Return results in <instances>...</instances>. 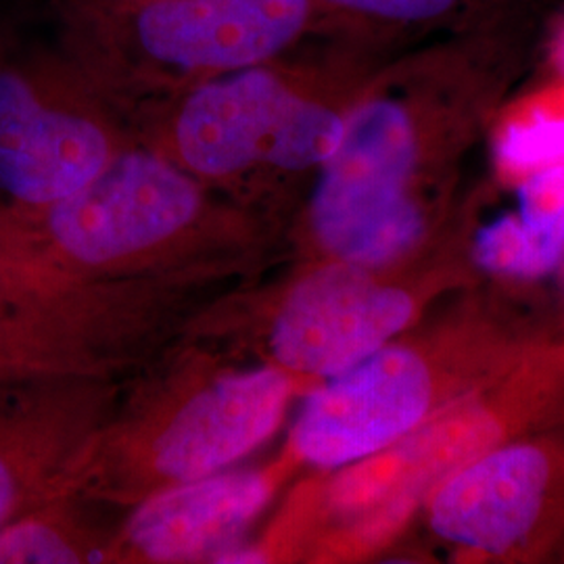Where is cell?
I'll return each instance as SVG.
<instances>
[{"label": "cell", "instance_id": "cell-6", "mask_svg": "<svg viewBox=\"0 0 564 564\" xmlns=\"http://www.w3.org/2000/svg\"><path fill=\"white\" fill-rule=\"evenodd\" d=\"M245 282L88 281L0 263V381H128Z\"/></svg>", "mask_w": 564, "mask_h": 564}, {"label": "cell", "instance_id": "cell-12", "mask_svg": "<svg viewBox=\"0 0 564 564\" xmlns=\"http://www.w3.org/2000/svg\"><path fill=\"white\" fill-rule=\"evenodd\" d=\"M554 463L544 447L506 445L447 477L429 506L431 529L449 544L508 554L544 519Z\"/></svg>", "mask_w": 564, "mask_h": 564}, {"label": "cell", "instance_id": "cell-18", "mask_svg": "<svg viewBox=\"0 0 564 564\" xmlns=\"http://www.w3.org/2000/svg\"><path fill=\"white\" fill-rule=\"evenodd\" d=\"M547 55H550V61H552L558 78H561V82H564V20L556 25V30H554V34L550 39Z\"/></svg>", "mask_w": 564, "mask_h": 564}, {"label": "cell", "instance_id": "cell-16", "mask_svg": "<svg viewBox=\"0 0 564 564\" xmlns=\"http://www.w3.org/2000/svg\"><path fill=\"white\" fill-rule=\"evenodd\" d=\"M556 95L529 102L506 121L496 139L500 167L527 178L540 170L564 163V107H554Z\"/></svg>", "mask_w": 564, "mask_h": 564}, {"label": "cell", "instance_id": "cell-5", "mask_svg": "<svg viewBox=\"0 0 564 564\" xmlns=\"http://www.w3.org/2000/svg\"><path fill=\"white\" fill-rule=\"evenodd\" d=\"M324 32L316 0H57L53 44L134 123Z\"/></svg>", "mask_w": 564, "mask_h": 564}, {"label": "cell", "instance_id": "cell-1", "mask_svg": "<svg viewBox=\"0 0 564 564\" xmlns=\"http://www.w3.org/2000/svg\"><path fill=\"white\" fill-rule=\"evenodd\" d=\"M529 7L402 48L366 80L341 141L303 197L323 260L391 268L426 228L424 188L521 69Z\"/></svg>", "mask_w": 564, "mask_h": 564}, {"label": "cell", "instance_id": "cell-11", "mask_svg": "<svg viewBox=\"0 0 564 564\" xmlns=\"http://www.w3.org/2000/svg\"><path fill=\"white\" fill-rule=\"evenodd\" d=\"M291 473L293 463L281 454L274 463L232 466L144 498L121 514L113 563H223L249 542Z\"/></svg>", "mask_w": 564, "mask_h": 564}, {"label": "cell", "instance_id": "cell-15", "mask_svg": "<svg viewBox=\"0 0 564 564\" xmlns=\"http://www.w3.org/2000/svg\"><path fill=\"white\" fill-rule=\"evenodd\" d=\"M564 251V163L527 176L521 209L485 226L475 241L477 262L508 276H540Z\"/></svg>", "mask_w": 564, "mask_h": 564}, {"label": "cell", "instance_id": "cell-8", "mask_svg": "<svg viewBox=\"0 0 564 564\" xmlns=\"http://www.w3.org/2000/svg\"><path fill=\"white\" fill-rule=\"evenodd\" d=\"M132 123L55 44L0 59V205L34 214L137 142Z\"/></svg>", "mask_w": 564, "mask_h": 564}, {"label": "cell", "instance_id": "cell-7", "mask_svg": "<svg viewBox=\"0 0 564 564\" xmlns=\"http://www.w3.org/2000/svg\"><path fill=\"white\" fill-rule=\"evenodd\" d=\"M387 268L321 260L274 295H226L197 333L218 337L300 383L318 384L393 341L414 318L416 302Z\"/></svg>", "mask_w": 564, "mask_h": 564}, {"label": "cell", "instance_id": "cell-14", "mask_svg": "<svg viewBox=\"0 0 564 564\" xmlns=\"http://www.w3.org/2000/svg\"><path fill=\"white\" fill-rule=\"evenodd\" d=\"M531 0H316L324 32L402 51L437 32L454 34Z\"/></svg>", "mask_w": 564, "mask_h": 564}, {"label": "cell", "instance_id": "cell-2", "mask_svg": "<svg viewBox=\"0 0 564 564\" xmlns=\"http://www.w3.org/2000/svg\"><path fill=\"white\" fill-rule=\"evenodd\" d=\"M393 53L321 32L182 93L142 116L134 132L212 188L282 226L335 153L364 84Z\"/></svg>", "mask_w": 564, "mask_h": 564}, {"label": "cell", "instance_id": "cell-4", "mask_svg": "<svg viewBox=\"0 0 564 564\" xmlns=\"http://www.w3.org/2000/svg\"><path fill=\"white\" fill-rule=\"evenodd\" d=\"M302 387L223 339L191 333L123 383L76 491L126 510L232 468L274 437Z\"/></svg>", "mask_w": 564, "mask_h": 564}, {"label": "cell", "instance_id": "cell-17", "mask_svg": "<svg viewBox=\"0 0 564 564\" xmlns=\"http://www.w3.org/2000/svg\"><path fill=\"white\" fill-rule=\"evenodd\" d=\"M0 263H39L34 260L15 216L0 205Z\"/></svg>", "mask_w": 564, "mask_h": 564}, {"label": "cell", "instance_id": "cell-10", "mask_svg": "<svg viewBox=\"0 0 564 564\" xmlns=\"http://www.w3.org/2000/svg\"><path fill=\"white\" fill-rule=\"evenodd\" d=\"M126 381H0V529L76 489L82 464Z\"/></svg>", "mask_w": 564, "mask_h": 564}, {"label": "cell", "instance_id": "cell-13", "mask_svg": "<svg viewBox=\"0 0 564 564\" xmlns=\"http://www.w3.org/2000/svg\"><path fill=\"white\" fill-rule=\"evenodd\" d=\"M123 510L72 489L0 529V564L113 563Z\"/></svg>", "mask_w": 564, "mask_h": 564}, {"label": "cell", "instance_id": "cell-9", "mask_svg": "<svg viewBox=\"0 0 564 564\" xmlns=\"http://www.w3.org/2000/svg\"><path fill=\"white\" fill-rule=\"evenodd\" d=\"M440 379L423 349L387 343L341 375L314 384L289 431L284 456L333 470L408 440L437 402Z\"/></svg>", "mask_w": 564, "mask_h": 564}, {"label": "cell", "instance_id": "cell-3", "mask_svg": "<svg viewBox=\"0 0 564 564\" xmlns=\"http://www.w3.org/2000/svg\"><path fill=\"white\" fill-rule=\"evenodd\" d=\"M13 216L42 265L88 281L256 282L282 232L142 141L67 199Z\"/></svg>", "mask_w": 564, "mask_h": 564}]
</instances>
